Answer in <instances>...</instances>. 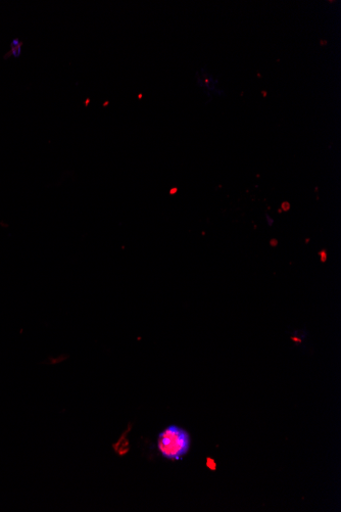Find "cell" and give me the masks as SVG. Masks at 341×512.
Returning <instances> with one entry per match:
<instances>
[{
    "instance_id": "obj_1",
    "label": "cell",
    "mask_w": 341,
    "mask_h": 512,
    "mask_svg": "<svg viewBox=\"0 0 341 512\" xmlns=\"http://www.w3.org/2000/svg\"><path fill=\"white\" fill-rule=\"evenodd\" d=\"M157 445L165 459L179 461L188 454L191 438L186 430L172 425L159 434Z\"/></svg>"
},
{
    "instance_id": "obj_2",
    "label": "cell",
    "mask_w": 341,
    "mask_h": 512,
    "mask_svg": "<svg viewBox=\"0 0 341 512\" xmlns=\"http://www.w3.org/2000/svg\"><path fill=\"white\" fill-rule=\"evenodd\" d=\"M114 449L120 455H124L129 451V443L126 438H122L115 446Z\"/></svg>"
},
{
    "instance_id": "obj_3",
    "label": "cell",
    "mask_w": 341,
    "mask_h": 512,
    "mask_svg": "<svg viewBox=\"0 0 341 512\" xmlns=\"http://www.w3.org/2000/svg\"><path fill=\"white\" fill-rule=\"evenodd\" d=\"M12 49L15 57H19L21 53V43L15 40L12 44Z\"/></svg>"
},
{
    "instance_id": "obj_4",
    "label": "cell",
    "mask_w": 341,
    "mask_h": 512,
    "mask_svg": "<svg viewBox=\"0 0 341 512\" xmlns=\"http://www.w3.org/2000/svg\"><path fill=\"white\" fill-rule=\"evenodd\" d=\"M207 468H209L211 471L217 470V463L214 459L208 457L207 458Z\"/></svg>"
}]
</instances>
